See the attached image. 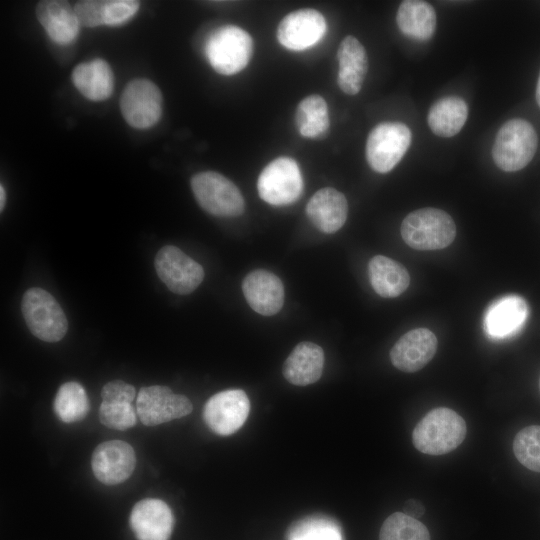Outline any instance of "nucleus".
Here are the masks:
<instances>
[{
	"mask_svg": "<svg viewBox=\"0 0 540 540\" xmlns=\"http://www.w3.org/2000/svg\"><path fill=\"white\" fill-rule=\"evenodd\" d=\"M466 431V423L458 413L446 407L435 408L417 423L412 442L424 454L443 455L463 442Z\"/></svg>",
	"mask_w": 540,
	"mask_h": 540,
	"instance_id": "1",
	"label": "nucleus"
},
{
	"mask_svg": "<svg viewBox=\"0 0 540 540\" xmlns=\"http://www.w3.org/2000/svg\"><path fill=\"white\" fill-rule=\"evenodd\" d=\"M400 233L413 249L438 250L454 241L456 225L447 212L428 207L409 213L401 223Z\"/></svg>",
	"mask_w": 540,
	"mask_h": 540,
	"instance_id": "2",
	"label": "nucleus"
},
{
	"mask_svg": "<svg viewBox=\"0 0 540 540\" xmlns=\"http://www.w3.org/2000/svg\"><path fill=\"white\" fill-rule=\"evenodd\" d=\"M204 50L210 65L217 73L234 75L249 63L253 53V40L241 27L224 25L210 34Z\"/></svg>",
	"mask_w": 540,
	"mask_h": 540,
	"instance_id": "3",
	"label": "nucleus"
},
{
	"mask_svg": "<svg viewBox=\"0 0 540 540\" xmlns=\"http://www.w3.org/2000/svg\"><path fill=\"white\" fill-rule=\"evenodd\" d=\"M537 144L538 138L534 127L524 119L514 118L505 122L498 130L492 157L501 170L515 172L532 160Z\"/></svg>",
	"mask_w": 540,
	"mask_h": 540,
	"instance_id": "4",
	"label": "nucleus"
},
{
	"mask_svg": "<svg viewBox=\"0 0 540 540\" xmlns=\"http://www.w3.org/2000/svg\"><path fill=\"white\" fill-rule=\"evenodd\" d=\"M198 204L217 217H237L245 209L239 188L228 178L215 171L199 172L190 181Z\"/></svg>",
	"mask_w": 540,
	"mask_h": 540,
	"instance_id": "5",
	"label": "nucleus"
},
{
	"mask_svg": "<svg viewBox=\"0 0 540 540\" xmlns=\"http://www.w3.org/2000/svg\"><path fill=\"white\" fill-rule=\"evenodd\" d=\"M21 310L31 333L46 342L60 341L68 329L64 311L56 299L38 287L28 289L22 298Z\"/></svg>",
	"mask_w": 540,
	"mask_h": 540,
	"instance_id": "6",
	"label": "nucleus"
},
{
	"mask_svg": "<svg viewBox=\"0 0 540 540\" xmlns=\"http://www.w3.org/2000/svg\"><path fill=\"white\" fill-rule=\"evenodd\" d=\"M412 139L408 126L401 122H382L369 133L366 160L378 173L391 171L407 152Z\"/></svg>",
	"mask_w": 540,
	"mask_h": 540,
	"instance_id": "7",
	"label": "nucleus"
},
{
	"mask_svg": "<svg viewBox=\"0 0 540 540\" xmlns=\"http://www.w3.org/2000/svg\"><path fill=\"white\" fill-rule=\"evenodd\" d=\"M260 198L273 206L295 202L303 190V178L297 162L290 157H278L261 171L257 181Z\"/></svg>",
	"mask_w": 540,
	"mask_h": 540,
	"instance_id": "8",
	"label": "nucleus"
},
{
	"mask_svg": "<svg viewBox=\"0 0 540 540\" xmlns=\"http://www.w3.org/2000/svg\"><path fill=\"white\" fill-rule=\"evenodd\" d=\"M163 98L160 89L152 81L136 78L124 88L120 97V110L125 121L137 129L155 125L161 115Z\"/></svg>",
	"mask_w": 540,
	"mask_h": 540,
	"instance_id": "9",
	"label": "nucleus"
},
{
	"mask_svg": "<svg viewBox=\"0 0 540 540\" xmlns=\"http://www.w3.org/2000/svg\"><path fill=\"white\" fill-rule=\"evenodd\" d=\"M154 264L159 278L176 294L193 292L204 279L203 267L173 245L162 247Z\"/></svg>",
	"mask_w": 540,
	"mask_h": 540,
	"instance_id": "10",
	"label": "nucleus"
},
{
	"mask_svg": "<svg viewBox=\"0 0 540 540\" xmlns=\"http://www.w3.org/2000/svg\"><path fill=\"white\" fill-rule=\"evenodd\" d=\"M249 411L247 394L240 389H228L208 399L204 405L203 419L211 431L228 436L243 426Z\"/></svg>",
	"mask_w": 540,
	"mask_h": 540,
	"instance_id": "11",
	"label": "nucleus"
},
{
	"mask_svg": "<svg viewBox=\"0 0 540 540\" xmlns=\"http://www.w3.org/2000/svg\"><path fill=\"white\" fill-rule=\"evenodd\" d=\"M191 401L184 395L174 394L166 386L154 385L140 389L136 411L146 426H156L190 414Z\"/></svg>",
	"mask_w": 540,
	"mask_h": 540,
	"instance_id": "12",
	"label": "nucleus"
},
{
	"mask_svg": "<svg viewBox=\"0 0 540 540\" xmlns=\"http://www.w3.org/2000/svg\"><path fill=\"white\" fill-rule=\"evenodd\" d=\"M327 31L324 16L315 9H300L287 14L277 28L279 43L293 51L305 50L319 42Z\"/></svg>",
	"mask_w": 540,
	"mask_h": 540,
	"instance_id": "13",
	"label": "nucleus"
},
{
	"mask_svg": "<svg viewBox=\"0 0 540 540\" xmlns=\"http://www.w3.org/2000/svg\"><path fill=\"white\" fill-rule=\"evenodd\" d=\"M135 465L134 449L122 440L105 441L92 454V471L98 481L106 485L126 481L132 475Z\"/></svg>",
	"mask_w": 540,
	"mask_h": 540,
	"instance_id": "14",
	"label": "nucleus"
},
{
	"mask_svg": "<svg viewBox=\"0 0 540 540\" xmlns=\"http://www.w3.org/2000/svg\"><path fill=\"white\" fill-rule=\"evenodd\" d=\"M129 523L138 540H169L174 517L170 507L160 499L137 502L131 510Z\"/></svg>",
	"mask_w": 540,
	"mask_h": 540,
	"instance_id": "15",
	"label": "nucleus"
},
{
	"mask_svg": "<svg viewBox=\"0 0 540 540\" xmlns=\"http://www.w3.org/2000/svg\"><path fill=\"white\" fill-rule=\"evenodd\" d=\"M437 338L427 328H417L402 335L390 351V359L397 369L412 373L422 369L434 357Z\"/></svg>",
	"mask_w": 540,
	"mask_h": 540,
	"instance_id": "16",
	"label": "nucleus"
},
{
	"mask_svg": "<svg viewBox=\"0 0 540 540\" xmlns=\"http://www.w3.org/2000/svg\"><path fill=\"white\" fill-rule=\"evenodd\" d=\"M528 312V305L521 296H503L488 306L483 319L484 330L493 339L513 336L524 326Z\"/></svg>",
	"mask_w": 540,
	"mask_h": 540,
	"instance_id": "17",
	"label": "nucleus"
},
{
	"mask_svg": "<svg viewBox=\"0 0 540 540\" xmlns=\"http://www.w3.org/2000/svg\"><path fill=\"white\" fill-rule=\"evenodd\" d=\"M242 290L249 306L263 316L275 315L283 307V283L270 271L257 269L248 273L243 279Z\"/></svg>",
	"mask_w": 540,
	"mask_h": 540,
	"instance_id": "18",
	"label": "nucleus"
},
{
	"mask_svg": "<svg viewBox=\"0 0 540 540\" xmlns=\"http://www.w3.org/2000/svg\"><path fill=\"white\" fill-rule=\"evenodd\" d=\"M310 222L323 233H335L346 222L348 202L343 193L332 187L318 190L306 206Z\"/></svg>",
	"mask_w": 540,
	"mask_h": 540,
	"instance_id": "19",
	"label": "nucleus"
},
{
	"mask_svg": "<svg viewBox=\"0 0 540 540\" xmlns=\"http://www.w3.org/2000/svg\"><path fill=\"white\" fill-rule=\"evenodd\" d=\"M36 16L52 41L60 45L73 42L79 33L80 22L75 9L62 0H43L36 6Z\"/></svg>",
	"mask_w": 540,
	"mask_h": 540,
	"instance_id": "20",
	"label": "nucleus"
},
{
	"mask_svg": "<svg viewBox=\"0 0 540 540\" xmlns=\"http://www.w3.org/2000/svg\"><path fill=\"white\" fill-rule=\"evenodd\" d=\"M337 59L339 88L347 95H356L362 88L368 70V57L364 46L357 38L348 35L338 47Z\"/></svg>",
	"mask_w": 540,
	"mask_h": 540,
	"instance_id": "21",
	"label": "nucleus"
},
{
	"mask_svg": "<svg viewBox=\"0 0 540 540\" xmlns=\"http://www.w3.org/2000/svg\"><path fill=\"white\" fill-rule=\"evenodd\" d=\"M323 349L313 342H301L292 350L283 365L285 379L297 386L319 380L324 368Z\"/></svg>",
	"mask_w": 540,
	"mask_h": 540,
	"instance_id": "22",
	"label": "nucleus"
},
{
	"mask_svg": "<svg viewBox=\"0 0 540 540\" xmlns=\"http://www.w3.org/2000/svg\"><path fill=\"white\" fill-rule=\"evenodd\" d=\"M72 82L87 99L103 101L114 89V75L110 65L103 59H93L78 64L72 71Z\"/></svg>",
	"mask_w": 540,
	"mask_h": 540,
	"instance_id": "23",
	"label": "nucleus"
},
{
	"mask_svg": "<svg viewBox=\"0 0 540 540\" xmlns=\"http://www.w3.org/2000/svg\"><path fill=\"white\" fill-rule=\"evenodd\" d=\"M368 276L375 292L384 298L401 295L409 286L410 276L399 262L376 255L368 263Z\"/></svg>",
	"mask_w": 540,
	"mask_h": 540,
	"instance_id": "24",
	"label": "nucleus"
},
{
	"mask_svg": "<svg viewBox=\"0 0 540 540\" xmlns=\"http://www.w3.org/2000/svg\"><path fill=\"white\" fill-rule=\"evenodd\" d=\"M396 22L399 30L406 37L427 41L433 36L436 29V12L428 2L405 0L398 8Z\"/></svg>",
	"mask_w": 540,
	"mask_h": 540,
	"instance_id": "25",
	"label": "nucleus"
},
{
	"mask_svg": "<svg viewBox=\"0 0 540 540\" xmlns=\"http://www.w3.org/2000/svg\"><path fill=\"white\" fill-rule=\"evenodd\" d=\"M468 116L466 102L457 96L436 101L430 108L427 121L431 131L440 137H452L460 132Z\"/></svg>",
	"mask_w": 540,
	"mask_h": 540,
	"instance_id": "26",
	"label": "nucleus"
},
{
	"mask_svg": "<svg viewBox=\"0 0 540 540\" xmlns=\"http://www.w3.org/2000/svg\"><path fill=\"white\" fill-rule=\"evenodd\" d=\"M294 120L299 133L303 137H323L330 124L325 99L317 94L302 99L296 108Z\"/></svg>",
	"mask_w": 540,
	"mask_h": 540,
	"instance_id": "27",
	"label": "nucleus"
},
{
	"mask_svg": "<svg viewBox=\"0 0 540 540\" xmlns=\"http://www.w3.org/2000/svg\"><path fill=\"white\" fill-rule=\"evenodd\" d=\"M286 540H343V534L333 518L313 514L293 522L286 532Z\"/></svg>",
	"mask_w": 540,
	"mask_h": 540,
	"instance_id": "28",
	"label": "nucleus"
},
{
	"mask_svg": "<svg viewBox=\"0 0 540 540\" xmlns=\"http://www.w3.org/2000/svg\"><path fill=\"white\" fill-rule=\"evenodd\" d=\"M54 412L64 423L84 419L89 411V399L83 386L74 381L62 384L53 403Z\"/></svg>",
	"mask_w": 540,
	"mask_h": 540,
	"instance_id": "29",
	"label": "nucleus"
},
{
	"mask_svg": "<svg viewBox=\"0 0 540 540\" xmlns=\"http://www.w3.org/2000/svg\"><path fill=\"white\" fill-rule=\"evenodd\" d=\"M379 540H430V534L419 520L395 512L384 521Z\"/></svg>",
	"mask_w": 540,
	"mask_h": 540,
	"instance_id": "30",
	"label": "nucleus"
},
{
	"mask_svg": "<svg viewBox=\"0 0 540 540\" xmlns=\"http://www.w3.org/2000/svg\"><path fill=\"white\" fill-rule=\"evenodd\" d=\"M513 452L523 466L540 472V425L521 429L514 438Z\"/></svg>",
	"mask_w": 540,
	"mask_h": 540,
	"instance_id": "31",
	"label": "nucleus"
},
{
	"mask_svg": "<svg viewBox=\"0 0 540 540\" xmlns=\"http://www.w3.org/2000/svg\"><path fill=\"white\" fill-rule=\"evenodd\" d=\"M100 422L115 430H126L136 424V414L129 402L102 401L99 407Z\"/></svg>",
	"mask_w": 540,
	"mask_h": 540,
	"instance_id": "32",
	"label": "nucleus"
},
{
	"mask_svg": "<svg viewBox=\"0 0 540 540\" xmlns=\"http://www.w3.org/2000/svg\"><path fill=\"white\" fill-rule=\"evenodd\" d=\"M140 7L135 0H101L100 18L102 25H120L132 18Z\"/></svg>",
	"mask_w": 540,
	"mask_h": 540,
	"instance_id": "33",
	"label": "nucleus"
},
{
	"mask_svg": "<svg viewBox=\"0 0 540 540\" xmlns=\"http://www.w3.org/2000/svg\"><path fill=\"white\" fill-rule=\"evenodd\" d=\"M101 1L83 0L76 3L74 9L80 25L93 28L101 26L100 18Z\"/></svg>",
	"mask_w": 540,
	"mask_h": 540,
	"instance_id": "34",
	"label": "nucleus"
},
{
	"mask_svg": "<svg viewBox=\"0 0 540 540\" xmlns=\"http://www.w3.org/2000/svg\"><path fill=\"white\" fill-rule=\"evenodd\" d=\"M102 401H120L132 403L135 388L121 380L106 383L101 390Z\"/></svg>",
	"mask_w": 540,
	"mask_h": 540,
	"instance_id": "35",
	"label": "nucleus"
},
{
	"mask_svg": "<svg viewBox=\"0 0 540 540\" xmlns=\"http://www.w3.org/2000/svg\"><path fill=\"white\" fill-rule=\"evenodd\" d=\"M424 510L423 504L417 499L408 500L403 507V513L415 519L421 517Z\"/></svg>",
	"mask_w": 540,
	"mask_h": 540,
	"instance_id": "36",
	"label": "nucleus"
},
{
	"mask_svg": "<svg viewBox=\"0 0 540 540\" xmlns=\"http://www.w3.org/2000/svg\"><path fill=\"white\" fill-rule=\"evenodd\" d=\"M6 193L3 185L0 186V210L2 211L5 206Z\"/></svg>",
	"mask_w": 540,
	"mask_h": 540,
	"instance_id": "37",
	"label": "nucleus"
},
{
	"mask_svg": "<svg viewBox=\"0 0 540 540\" xmlns=\"http://www.w3.org/2000/svg\"><path fill=\"white\" fill-rule=\"evenodd\" d=\"M535 96H536L537 104L540 107V74H539L538 81H537Z\"/></svg>",
	"mask_w": 540,
	"mask_h": 540,
	"instance_id": "38",
	"label": "nucleus"
},
{
	"mask_svg": "<svg viewBox=\"0 0 540 540\" xmlns=\"http://www.w3.org/2000/svg\"><path fill=\"white\" fill-rule=\"evenodd\" d=\"M539 388H540V380H539Z\"/></svg>",
	"mask_w": 540,
	"mask_h": 540,
	"instance_id": "39",
	"label": "nucleus"
}]
</instances>
